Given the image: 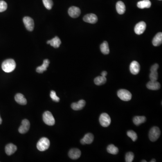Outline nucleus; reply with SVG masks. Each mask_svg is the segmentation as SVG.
Here are the masks:
<instances>
[{"instance_id": "b1692460", "label": "nucleus", "mask_w": 162, "mask_h": 162, "mask_svg": "<svg viewBox=\"0 0 162 162\" xmlns=\"http://www.w3.org/2000/svg\"><path fill=\"white\" fill-rule=\"evenodd\" d=\"M146 118L145 116H135L133 119V123L136 126H139L146 121Z\"/></svg>"}, {"instance_id": "39448f33", "label": "nucleus", "mask_w": 162, "mask_h": 162, "mask_svg": "<svg viewBox=\"0 0 162 162\" xmlns=\"http://www.w3.org/2000/svg\"><path fill=\"white\" fill-rule=\"evenodd\" d=\"M43 120L46 125L49 126H53L55 124V119L50 111L44 112L43 114Z\"/></svg>"}, {"instance_id": "473e14b6", "label": "nucleus", "mask_w": 162, "mask_h": 162, "mask_svg": "<svg viewBox=\"0 0 162 162\" xmlns=\"http://www.w3.org/2000/svg\"><path fill=\"white\" fill-rule=\"evenodd\" d=\"M7 8V4L4 1H0V12H4Z\"/></svg>"}, {"instance_id": "7c9ffc66", "label": "nucleus", "mask_w": 162, "mask_h": 162, "mask_svg": "<svg viewBox=\"0 0 162 162\" xmlns=\"http://www.w3.org/2000/svg\"><path fill=\"white\" fill-rule=\"evenodd\" d=\"M50 97L52 100L55 102H59L60 100L59 97H58L56 95V92L54 91H51Z\"/></svg>"}, {"instance_id": "393cba45", "label": "nucleus", "mask_w": 162, "mask_h": 162, "mask_svg": "<svg viewBox=\"0 0 162 162\" xmlns=\"http://www.w3.org/2000/svg\"><path fill=\"white\" fill-rule=\"evenodd\" d=\"M100 51L104 55H108L109 53V49L107 42L105 41L101 44L100 46Z\"/></svg>"}, {"instance_id": "2f4dec72", "label": "nucleus", "mask_w": 162, "mask_h": 162, "mask_svg": "<svg viewBox=\"0 0 162 162\" xmlns=\"http://www.w3.org/2000/svg\"><path fill=\"white\" fill-rule=\"evenodd\" d=\"M150 81H156L158 78V73L157 71L150 72Z\"/></svg>"}, {"instance_id": "2eb2a0df", "label": "nucleus", "mask_w": 162, "mask_h": 162, "mask_svg": "<svg viewBox=\"0 0 162 162\" xmlns=\"http://www.w3.org/2000/svg\"><path fill=\"white\" fill-rule=\"evenodd\" d=\"M86 105V101L83 100H81L77 103H72L71 108L74 110H80L82 109Z\"/></svg>"}, {"instance_id": "0eeeda50", "label": "nucleus", "mask_w": 162, "mask_h": 162, "mask_svg": "<svg viewBox=\"0 0 162 162\" xmlns=\"http://www.w3.org/2000/svg\"><path fill=\"white\" fill-rule=\"evenodd\" d=\"M23 22L25 28L29 31H33L34 27V23L33 19L31 17L26 16L23 19Z\"/></svg>"}, {"instance_id": "a878e982", "label": "nucleus", "mask_w": 162, "mask_h": 162, "mask_svg": "<svg viewBox=\"0 0 162 162\" xmlns=\"http://www.w3.org/2000/svg\"><path fill=\"white\" fill-rule=\"evenodd\" d=\"M107 81L105 77L103 76H98L94 79V83L97 86H100L105 84Z\"/></svg>"}, {"instance_id": "a211bd4d", "label": "nucleus", "mask_w": 162, "mask_h": 162, "mask_svg": "<svg viewBox=\"0 0 162 162\" xmlns=\"http://www.w3.org/2000/svg\"><path fill=\"white\" fill-rule=\"evenodd\" d=\"M162 43V33H158L154 36L152 41L153 45L155 46H159Z\"/></svg>"}, {"instance_id": "4c0bfd02", "label": "nucleus", "mask_w": 162, "mask_h": 162, "mask_svg": "<svg viewBox=\"0 0 162 162\" xmlns=\"http://www.w3.org/2000/svg\"><path fill=\"white\" fill-rule=\"evenodd\" d=\"M147 162V161H146V160H142V161H141V162Z\"/></svg>"}, {"instance_id": "423d86ee", "label": "nucleus", "mask_w": 162, "mask_h": 162, "mask_svg": "<svg viewBox=\"0 0 162 162\" xmlns=\"http://www.w3.org/2000/svg\"><path fill=\"white\" fill-rule=\"evenodd\" d=\"M99 121L100 125L103 127H108L111 123V118L110 116L106 113H103L100 115Z\"/></svg>"}, {"instance_id": "f257e3e1", "label": "nucleus", "mask_w": 162, "mask_h": 162, "mask_svg": "<svg viewBox=\"0 0 162 162\" xmlns=\"http://www.w3.org/2000/svg\"><path fill=\"white\" fill-rule=\"evenodd\" d=\"M2 69L6 73H10L16 68V63L14 60L7 59L2 63Z\"/></svg>"}, {"instance_id": "c9c22d12", "label": "nucleus", "mask_w": 162, "mask_h": 162, "mask_svg": "<svg viewBox=\"0 0 162 162\" xmlns=\"http://www.w3.org/2000/svg\"><path fill=\"white\" fill-rule=\"evenodd\" d=\"M2 119H1V116H0V124H1V123H2Z\"/></svg>"}, {"instance_id": "f8f14e48", "label": "nucleus", "mask_w": 162, "mask_h": 162, "mask_svg": "<svg viewBox=\"0 0 162 162\" xmlns=\"http://www.w3.org/2000/svg\"><path fill=\"white\" fill-rule=\"evenodd\" d=\"M83 19L85 22L94 24L96 23L98 21V18L94 14H89L85 15L83 17Z\"/></svg>"}, {"instance_id": "9b49d317", "label": "nucleus", "mask_w": 162, "mask_h": 162, "mask_svg": "<svg viewBox=\"0 0 162 162\" xmlns=\"http://www.w3.org/2000/svg\"><path fill=\"white\" fill-rule=\"evenodd\" d=\"M68 13L69 16L72 18H77L80 16L81 10L78 7L72 6L69 9Z\"/></svg>"}, {"instance_id": "20e7f679", "label": "nucleus", "mask_w": 162, "mask_h": 162, "mask_svg": "<svg viewBox=\"0 0 162 162\" xmlns=\"http://www.w3.org/2000/svg\"><path fill=\"white\" fill-rule=\"evenodd\" d=\"M161 134L160 129L158 127H154L151 128L149 134L150 140L151 141L154 142L159 138Z\"/></svg>"}, {"instance_id": "4468645a", "label": "nucleus", "mask_w": 162, "mask_h": 162, "mask_svg": "<svg viewBox=\"0 0 162 162\" xmlns=\"http://www.w3.org/2000/svg\"><path fill=\"white\" fill-rule=\"evenodd\" d=\"M94 136L91 133H87L84 136V137L80 141L81 144L82 145L86 144H91L94 141Z\"/></svg>"}, {"instance_id": "e433bc0d", "label": "nucleus", "mask_w": 162, "mask_h": 162, "mask_svg": "<svg viewBox=\"0 0 162 162\" xmlns=\"http://www.w3.org/2000/svg\"><path fill=\"white\" fill-rule=\"evenodd\" d=\"M156 160H155V159H152V160H151V161H150V162H156Z\"/></svg>"}, {"instance_id": "f704fd0d", "label": "nucleus", "mask_w": 162, "mask_h": 162, "mask_svg": "<svg viewBox=\"0 0 162 162\" xmlns=\"http://www.w3.org/2000/svg\"><path fill=\"white\" fill-rule=\"evenodd\" d=\"M101 76L103 77H106V75H107V72L106 71H103L101 73Z\"/></svg>"}, {"instance_id": "72a5a7b5", "label": "nucleus", "mask_w": 162, "mask_h": 162, "mask_svg": "<svg viewBox=\"0 0 162 162\" xmlns=\"http://www.w3.org/2000/svg\"><path fill=\"white\" fill-rule=\"evenodd\" d=\"M159 65L158 64H154L150 68V72L157 71V70L159 69Z\"/></svg>"}, {"instance_id": "f3484780", "label": "nucleus", "mask_w": 162, "mask_h": 162, "mask_svg": "<svg viewBox=\"0 0 162 162\" xmlns=\"http://www.w3.org/2000/svg\"><path fill=\"white\" fill-rule=\"evenodd\" d=\"M17 150V146L12 143L8 144L5 147L6 153L8 155H11L14 154Z\"/></svg>"}, {"instance_id": "9d476101", "label": "nucleus", "mask_w": 162, "mask_h": 162, "mask_svg": "<svg viewBox=\"0 0 162 162\" xmlns=\"http://www.w3.org/2000/svg\"><path fill=\"white\" fill-rule=\"evenodd\" d=\"M140 70V65L136 61H133L130 65V71L133 75L138 74Z\"/></svg>"}, {"instance_id": "c756f323", "label": "nucleus", "mask_w": 162, "mask_h": 162, "mask_svg": "<svg viewBox=\"0 0 162 162\" xmlns=\"http://www.w3.org/2000/svg\"><path fill=\"white\" fill-rule=\"evenodd\" d=\"M134 158V154L132 152H129L126 154L125 156V161L126 162H132Z\"/></svg>"}, {"instance_id": "4be33fe9", "label": "nucleus", "mask_w": 162, "mask_h": 162, "mask_svg": "<svg viewBox=\"0 0 162 162\" xmlns=\"http://www.w3.org/2000/svg\"><path fill=\"white\" fill-rule=\"evenodd\" d=\"M116 10L117 12L120 15H123L125 13L126 7L125 4L122 1H118L116 3Z\"/></svg>"}, {"instance_id": "6ab92c4d", "label": "nucleus", "mask_w": 162, "mask_h": 162, "mask_svg": "<svg viewBox=\"0 0 162 162\" xmlns=\"http://www.w3.org/2000/svg\"><path fill=\"white\" fill-rule=\"evenodd\" d=\"M15 100L21 105H25L27 104V101L24 96L21 93H18L15 97Z\"/></svg>"}, {"instance_id": "1a4fd4ad", "label": "nucleus", "mask_w": 162, "mask_h": 162, "mask_svg": "<svg viewBox=\"0 0 162 162\" xmlns=\"http://www.w3.org/2000/svg\"><path fill=\"white\" fill-rule=\"evenodd\" d=\"M146 28V24L144 21L139 22L136 24L134 28L135 33L137 35L142 34L145 31Z\"/></svg>"}, {"instance_id": "6e6552de", "label": "nucleus", "mask_w": 162, "mask_h": 162, "mask_svg": "<svg viewBox=\"0 0 162 162\" xmlns=\"http://www.w3.org/2000/svg\"><path fill=\"white\" fill-rule=\"evenodd\" d=\"M30 122L28 119H24L22 120L21 126L19 128V132L21 134H24L28 131L30 128Z\"/></svg>"}, {"instance_id": "bb28decb", "label": "nucleus", "mask_w": 162, "mask_h": 162, "mask_svg": "<svg viewBox=\"0 0 162 162\" xmlns=\"http://www.w3.org/2000/svg\"><path fill=\"white\" fill-rule=\"evenodd\" d=\"M107 152L112 154H117L118 153V149L117 147L111 144L108 145L107 148Z\"/></svg>"}, {"instance_id": "cd10ccee", "label": "nucleus", "mask_w": 162, "mask_h": 162, "mask_svg": "<svg viewBox=\"0 0 162 162\" xmlns=\"http://www.w3.org/2000/svg\"><path fill=\"white\" fill-rule=\"evenodd\" d=\"M44 6L46 9L50 10L52 9L53 5V2L52 0H42Z\"/></svg>"}, {"instance_id": "ddd939ff", "label": "nucleus", "mask_w": 162, "mask_h": 162, "mask_svg": "<svg viewBox=\"0 0 162 162\" xmlns=\"http://www.w3.org/2000/svg\"><path fill=\"white\" fill-rule=\"evenodd\" d=\"M81 155V152L80 150L77 148H73L69 150V156L72 159H77L80 158Z\"/></svg>"}, {"instance_id": "f03ea898", "label": "nucleus", "mask_w": 162, "mask_h": 162, "mask_svg": "<svg viewBox=\"0 0 162 162\" xmlns=\"http://www.w3.org/2000/svg\"><path fill=\"white\" fill-rule=\"evenodd\" d=\"M50 145V141L48 138L42 137L39 140L37 144V148L40 151L47 150Z\"/></svg>"}, {"instance_id": "aec40b11", "label": "nucleus", "mask_w": 162, "mask_h": 162, "mask_svg": "<svg viewBox=\"0 0 162 162\" xmlns=\"http://www.w3.org/2000/svg\"><path fill=\"white\" fill-rule=\"evenodd\" d=\"M49 64H50V61H49V60H45L43 61V64L41 66L37 67L36 69V71L38 73H42L44 71H46L47 70V68L49 66Z\"/></svg>"}, {"instance_id": "412c9836", "label": "nucleus", "mask_w": 162, "mask_h": 162, "mask_svg": "<svg viewBox=\"0 0 162 162\" xmlns=\"http://www.w3.org/2000/svg\"><path fill=\"white\" fill-rule=\"evenodd\" d=\"M47 43L48 44H50L51 46L54 48H57L60 47L61 42L60 39L58 37H55L51 40L48 41Z\"/></svg>"}, {"instance_id": "dca6fc26", "label": "nucleus", "mask_w": 162, "mask_h": 162, "mask_svg": "<svg viewBox=\"0 0 162 162\" xmlns=\"http://www.w3.org/2000/svg\"><path fill=\"white\" fill-rule=\"evenodd\" d=\"M146 87L149 90L155 91V90H159L161 87V85L157 81H150L147 83Z\"/></svg>"}, {"instance_id": "7ed1b4c3", "label": "nucleus", "mask_w": 162, "mask_h": 162, "mask_svg": "<svg viewBox=\"0 0 162 162\" xmlns=\"http://www.w3.org/2000/svg\"><path fill=\"white\" fill-rule=\"evenodd\" d=\"M118 97L123 101H128L132 98V95L130 91L125 89H120L117 92Z\"/></svg>"}, {"instance_id": "5701e85b", "label": "nucleus", "mask_w": 162, "mask_h": 162, "mask_svg": "<svg viewBox=\"0 0 162 162\" xmlns=\"http://www.w3.org/2000/svg\"><path fill=\"white\" fill-rule=\"evenodd\" d=\"M151 3L149 0H142L137 3V6L140 9L149 8L151 6Z\"/></svg>"}, {"instance_id": "c85d7f7f", "label": "nucleus", "mask_w": 162, "mask_h": 162, "mask_svg": "<svg viewBox=\"0 0 162 162\" xmlns=\"http://www.w3.org/2000/svg\"><path fill=\"white\" fill-rule=\"evenodd\" d=\"M127 136L131 138L133 141H136L137 139V135L135 132L130 130L127 132Z\"/></svg>"}]
</instances>
